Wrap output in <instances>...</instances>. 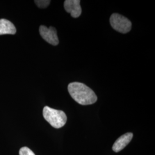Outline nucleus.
Listing matches in <instances>:
<instances>
[{
	"label": "nucleus",
	"instance_id": "6e6552de",
	"mask_svg": "<svg viewBox=\"0 0 155 155\" xmlns=\"http://www.w3.org/2000/svg\"><path fill=\"white\" fill-rule=\"evenodd\" d=\"M35 2L40 8H45L50 5L51 1H49V0H38V1H35Z\"/></svg>",
	"mask_w": 155,
	"mask_h": 155
},
{
	"label": "nucleus",
	"instance_id": "20e7f679",
	"mask_svg": "<svg viewBox=\"0 0 155 155\" xmlns=\"http://www.w3.org/2000/svg\"><path fill=\"white\" fill-rule=\"evenodd\" d=\"M39 32L43 39L53 45L59 44V39L57 35L56 29L53 27L47 28L45 25H41L39 28Z\"/></svg>",
	"mask_w": 155,
	"mask_h": 155
},
{
	"label": "nucleus",
	"instance_id": "f03ea898",
	"mask_svg": "<svg viewBox=\"0 0 155 155\" xmlns=\"http://www.w3.org/2000/svg\"><path fill=\"white\" fill-rule=\"evenodd\" d=\"M43 114L45 120L52 127L56 129L63 127L66 124L67 116L63 111L45 106L43 110Z\"/></svg>",
	"mask_w": 155,
	"mask_h": 155
},
{
	"label": "nucleus",
	"instance_id": "1a4fd4ad",
	"mask_svg": "<svg viewBox=\"0 0 155 155\" xmlns=\"http://www.w3.org/2000/svg\"><path fill=\"white\" fill-rule=\"evenodd\" d=\"M19 155H35L32 150L27 147H24L19 150Z\"/></svg>",
	"mask_w": 155,
	"mask_h": 155
},
{
	"label": "nucleus",
	"instance_id": "39448f33",
	"mask_svg": "<svg viewBox=\"0 0 155 155\" xmlns=\"http://www.w3.org/2000/svg\"><path fill=\"white\" fill-rule=\"evenodd\" d=\"M80 2L79 0H66L64 3V9L67 12L71 14L72 17L77 18L82 13Z\"/></svg>",
	"mask_w": 155,
	"mask_h": 155
},
{
	"label": "nucleus",
	"instance_id": "423d86ee",
	"mask_svg": "<svg viewBox=\"0 0 155 155\" xmlns=\"http://www.w3.org/2000/svg\"><path fill=\"white\" fill-rule=\"evenodd\" d=\"M133 133L129 132L120 136L113 144L112 149L115 152H118L127 147L133 138Z\"/></svg>",
	"mask_w": 155,
	"mask_h": 155
},
{
	"label": "nucleus",
	"instance_id": "7ed1b4c3",
	"mask_svg": "<svg viewBox=\"0 0 155 155\" xmlns=\"http://www.w3.org/2000/svg\"><path fill=\"white\" fill-rule=\"evenodd\" d=\"M110 22L112 28L120 33H127L132 28V22L130 21L127 17L118 13L111 15Z\"/></svg>",
	"mask_w": 155,
	"mask_h": 155
},
{
	"label": "nucleus",
	"instance_id": "0eeeda50",
	"mask_svg": "<svg viewBox=\"0 0 155 155\" xmlns=\"http://www.w3.org/2000/svg\"><path fill=\"white\" fill-rule=\"evenodd\" d=\"M16 32V28L10 21L4 18L0 19V35L11 34L14 35Z\"/></svg>",
	"mask_w": 155,
	"mask_h": 155
},
{
	"label": "nucleus",
	"instance_id": "f257e3e1",
	"mask_svg": "<svg viewBox=\"0 0 155 155\" xmlns=\"http://www.w3.org/2000/svg\"><path fill=\"white\" fill-rule=\"evenodd\" d=\"M68 90L73 100L80 105H91L97 101V97L93 90L83 83L78 82L70 83Z\"/></svg>",
	"mask_w": 155,
	"mask_h": 155
}]
</instances>
